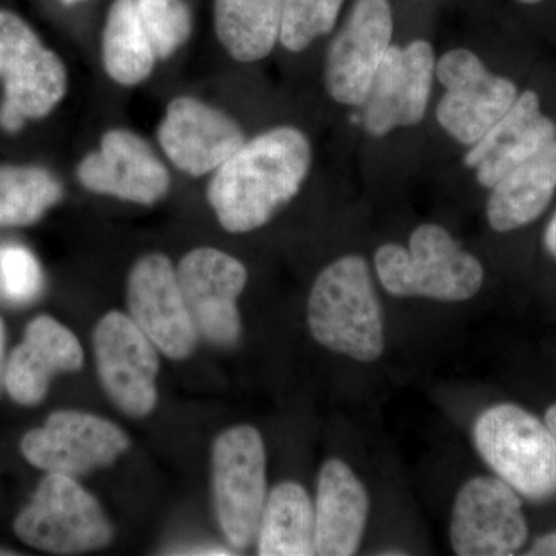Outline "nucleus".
I'll return each instance as SVG.
<instances>
[{
  "label": "nucleus",
  "mask_w": 556,
  "mask_h": 556,
  "mask_svg": "<svg viewBox=\"0 0 556 556\" xmlns=\"http://www.w3.org/2000/svg\"><path fill=\"white\" fill-rule=\"evenodd\" d=\"M62 185L39 166H0V228L39 222L62 200Z\"/></svg>",
  "instance_id": "393cba45"
},
{
  "label": "nucleus",
  "mask_w": 556,
  "mask_h": 556,
  "mask_svg": "<svg viewBox=\"0 0 556 556\" xmlns=\"http://www.w3.org/2000/svg\"><path fill=\"white\" fill-rule=\"evenodd\" d=\"M0 127L7 134H16L27 121L49 115L68 89L64 61L9 10H0Z\"/></svg>",
  "instance_id": "39448f33"
},
{
  "label": "nucleus",
  "mask_w": 556,
  "mask_h": 556,
  "mask_svg": "<svg viewBox=\"0 0 556 556\" xmlns=\"http://www.w3.org/2000/svg\"><path fill=\"white\" fill-rule=\"evenodd\" d=\"M445 93L437 108V119L459 144H477L506 115L518 98L510 79L493 75L473 51L450 50L434 70Z\"/></svg>",
  "instance_id": "6e6552de"
},
{
  "label": "nucleus",
  "mask_w": 556,
  "mask_h": 556,
  "mask_svg": "<svg viewBox=\"0 0 556 556\" xmlns=\"http://www.w3.org/2000/svg\"><path fill=\"white\" fill-rule=\"evenodd\" d=\"M393 10L388 0H356L336 35L325 64L329 97L358 108L367 100L380 62L393 43Z\"/></svg>",
  "instance_id": "ddd939ff"
},
{
  "label": "nucleus",
  "mask_w": 556,
  "mask_h": 556,
  "mask_svg": "<svg viewBox=\"0 0 556 556\" xmlns=\"http://www.w3.org/2000/svg\"><path fill=\"white\" fill-rule=\"evenodd\" d=\"M518 2L527 3V5H532V3L543 2V0H518Z\"/></svg>",
  "instance_id": "72a5a7b5"
},
{
  "label": "nucleus",
  "mask_w": 556,
  "mask_h": 556,
  "mask_svg": "<svg viewBox=\"0 0 556 556\" xmlns=\"http://www.w3.org/2000/svg\"><path fill=\"white\" fill-rule=\"evenodd\" d=\"M527 538L521 501L503 479L477 477L460 486L450 522V543L456 555H515Z\"/></svg>",
  "instance_id": "9b49d317"
},
{
  "label": "nucleus",
  "mask_w": 556,
  "mask_h": 556,
  "mask_svg": "<svg viewBox=\"0 0 556 556\" xmlns=\"http://www.w3.org/2000/svg\"><path fill=\"white\" fill-rule=\"evenodd\" d=\"M232 555V552L226 551L223 547H189L181 548V552H175V555Z\"/></svg>",
  "instance_id": "c756f323"
},
{
  "label": "nucleus",
  "mask_w": 556,
  "mask_h": 556,
  "mask_svg": "<svg viewBox=\"0 0 556 556\" xmlns=\"http://www.w3.org/2000/svg\"><path fill=\"white\" fill-rule=\"evenodd\" d=\"M3 357H5V325L0 318V383H2Z\"/></svg>",
  "instance_id": "2f4dec72"
},
{
  "label": "nucleus",
  "mask_w": 556,
  "mask_h": 556,
  "mask_svg": "<svg viewBox=\"0 0 556 556\" xmlns=\"http://www.w3.org/2000/svg\"><path fill=\"white\" fill-rule=\"evenodd\" d=\"M129 447V437L116 424L75 409L53 413L21 442L22 455L31 466L67 477L112 466Z\"/></svg>",
  "instance_id": "9d476101"
},
{
  "label": "nucleus",
  "mask_w": 556,
  "mask_h": 556,
  "mask_svg": "<svg viewBox=\"0 0 556 556\" xmlns=\"http://www.w3.org/2000/svg\"><path fill=\"white\" fill-rule=\"evenodd\" d=\"M437 56L424 39L391 46L380 62L364 105V126L372 137L413 127L426 116Z\"/></svg>",
  "instance_id": "2eb2a0df"
},
{
  "label": "nucleus",
  "mask_w": 556,
  "mask_h": 556,
  "mask_svg": "<svg viewBox=\"0 0 556 556\" xmlns=\"http://www.w3.org/2000/svg\"><path fill=\"white\" fill-rule=\"evenodd\" d=\"M160 60H167L192 35V13L185 0H137Z\"/></svg>",
  "instance_id": "bb28decb"
},
{
  "label": "nucleus",
  "mask_w": 556,
  "mask_h": 556,
  "mask_svg": "<svg viewBox=\"0 0 556 556\" xmlns=\"http://www.w3.org/2000/svg\"><path fill=\"white\" fill-rule=\"evenodd\" d=\"M544 243H546L547 251L556 258V214L548 223L546 233H544Z\"/></svg>",
  "instance_id": "7c9ffc66"
},
{
  "label": "nucleus",
  "mask_w": 556,
  "mask_h": 556,
  "mask_svg": "<svg viewBox=\"0 0 556 556\" xmlns=\"http://www.w3.org/2000/svg\"><path fill=\"white\" fill-rule=\"evenodd\" d=\"M308 327L332 353L362 364L382 356L383 311L367 260L343 255L318 274L308 299Z\"/></svg>",
  "instance_id": "f03ea898"
},
{
  "label": "nucleus",
  "mask_w": 556,
  "mask_h": 556,
  "mask_svg": "<svg viewBox=\"0 0 556 556\" xmlns=\"http://www.w3.org/2000/svg\"><path fill=\"white\" fill-rule=\"evenodd\" d=\"M375 268L388 294L439 302H466L484 283V268L442 226L426 223L409 237L408 248L387 243L376 251Z\"/></svg>",
  "instance_id": "7ed1b4c3"
},
{
  "label": "nucleus",
  "mask_w": 556,
  "mask_h": 556,
  "mask_svg": "<svg viewBox=\"0 0 556 556\" xmlns=\"http://www.w3.org/2000/svg\"><path fill=\"white\" fill-rule=\"evenodd\" d=\"M257 540L260 556L316 555V507L302 485L285 481L270 490Z\"/></svg>",
  "instance_id": "4be33fe9"
},
{
  "label": "nucleus",
  "mask_w": 556,
  "mask_h": 556,
  "mask_svg": "<svg viewBox=\"0 0 556 556\" xmlns=\"http://www.w3.org/2000/svg\"><path fill=\"white\" fill-rule=\"evenodd\" d=\"M178 283L197 331L212 345H236L241 336L237 300L248 283L243 263L215 248H199L181 258Z\"/></svg>",
  "instance_id": "f8f14e48"
},
{
  "label": "nucleus",
  "mask_w": 556,
  "mask_h": 556,
  "mask_svg": "<svg viewBox=\"0 0 556 556\" xmlns=\"http://www.w3.org/2000/svg\"><path fill=\"white\" fill-rule=\"evenodd\" d=\"M65 3H76L80 2V0H64Z\"/></svg>",
  "instance_id": "f704fd0d"
},
{
  "label": "nucleus",
  "mask_w": 556,
  "mask_h": 556,
  "mask_svg": "<svg viewBox=\"0 0 556 556\" xmlns=\"http://www.w3.org/2000/svg\"><path fill=\"white\" fill-rule=\"evenodd\" d=\"M137 0H115L102 33V64L109 78L135 87L152 75L159 61Z\"/></svg>",
  "instance_id": "b1692460"
},
{
  "label": "nucleus",
  "mask_w": 556,
  "mask_h": 556,
  "mask_svg": "<svg viewBox=\"0 0 556 556\" xmlns=\"http://www.w3.org/2000/svg\"><path fill=\"white\" fill-rule=\"evenodd\" d=\"M127 306L131 320L164 356L182 361L199 343V331L190 317L177 269L160 252L135 263L127 281Z\"/></svg>",
  "instance_id": "4468645a"
},
{
  "label": "nucleus",
  "mask_w": 556,
  "mask_h": 556,
  "mask_svg": "<svg viewBox=\"0 0 556 556\" xmlns=\"http://www.w3.org/2000/svg\"><path fill=\"white\" fill-rule=\"evenodd\" d=\"M316 555L357 554L367 527L369 496L345 460L332 457L317 479Z\"/></svg>",
  "instance_id": "aec40b11"
},
{
  "label": "nucleus",
  "mask_w": 556,
  "mask_h": 556,
  "mask_svg": "<svg viewBox=\"0 0 556 556\" xmlns=\"http://www.w3.org/2000/svg\"><path fill=\"white\" fill-rule=\"evenodd\" d=\"M556 139V124L541 112L540 97L518 94L506 115L466 153L464 164L477 172L479 185L495 188L507 174Z\"/></svg>",
  "instance_id": "a211bd4d"
},
{
  "label": "nucleus",
  "mask_w": 556,
  "mask_h": 556,
  "mask_svg": "<svg viewBox=\"0 0 556 556\" xmlns=\"http://www.w3.org/2000/svg\"><path fill=\"white\" fill-rule=\"evenodd\" d=\"M94 358L110 401L131 417L149 416L156 407L159 353L130 316L112 311L93 332Z\"/></svg>",
  "instance_id": "1a4fd4ad"
},
{
  "label": "nucleus",
  "mask_w": 556,
  "mask_h": 556,
  "mask_svg": "<svg viewBox=\"0 0 556 556\" xmlns=\"http://www.w3.org/2000/svg\"><path fill=\"white\" fill-rule=\"evenodd\" d=\"M283 0H215V33L239 62L269 56L280 40Z\"/></svg>",
  "instance_id": "5701e85b"
},
{
  "label": "nucleus",
  "mask_w": 556,
  "mask_h": 556,
  "mask_svg": "<svg viewBox=\"0 0 556 556\" xmlns=\"http://www.w3.org/2000/svg\"><path fill=\"white\" fill-rule=\"evenodd\" d=\"M530 556H556V532L538 538L530 548Z\"/></svg>",
  "instance_id": "c85d7f7f"
},
{
  "label": "nucleus",
  "mask_w": 556,
  "mask_h": 556,
  "mask_svg": "<svg viewBox=\"0 0 556 556\" xmlns=\"http://www.w3.org/2000/svg\"><path fill=\"white\" fill-rule=\"evenodd\" d=\"M80 185L93 193L152 206L170 190V174L153 149L135 131L112 129L100 149L80 161Z\"/></svg>",
  "instance_id": "dca6fc26"
},
{
  "label": "nucleus",
  "mask_w": 556,
  "mask_h": 556,
  "mask_svg": "<svg viewBox=\"0 0 556 556\" xmlns=\"http://www.w3.org/2000/svg\"><path fill=\"white\" fill-rule=\"evenodd\" d=\"M313 163L308 137L291 126L249 139L212 175L207 200L223 229L263 228L302 189Z\"/></svg>",
  "instance_id": "f257e3e1"
},
{
  "label": "nucleus",
  "mask_w": 556,
  "mask_h": 556,
  "mask_svg": "<svg viewBox=\"0 0 556 556\" xmlns=\"http://www.w3.org/2000/svg\"><path fill=\"white\" fill-rule=\"evenodd\" d=\"M546 426L551 428L552 433L556 437V404L552 405L546 413Z\"/></svg>",
  "instance_id": "473e14b6"
},
{
  "label": "nucleus",
  "mask_w": 556,
  "mask_h": 556,
  "mask_svg": "<svg viewBox=\"0 0 556 556\" xmlns=\"http://www.w3.org/2000/svg\"><path fill=\"white\" fill-rule=\"evenodd\" d=\"M212 490L219 529L237 551L257 540L268 497L266 450L252 426L223 431L212 447Z\"/></svg>",
  "instance_id": "423d86ee"
},
{
  "label": "nucleus",
  "mask_w": 556,
  "mask_h": 556,
  "mask_svg": "<svg viewBox=\"0 0 556 556\" xmlns=\"http://www.w3.org/2000/svg\"><path fill=\"white\" fill-rule=\"evenodd\" d=\"M14 532L30 547L76 555L108 547L112 525L97 497L67 475L49 473L31 503L14 521Z\"/></svg>",
  "instance_id": "0eeeda50"
},
{
  "label": "nucleus",
  "mask_w": 556,
  "mask_h": 556,
  "mask_svg": "<svg viewBox=\"0 0 556 556\" xmlns=\"http://www.w3.org/2000/svg\"><path fill=\"white\" fill-rule=\"evenodd\" d=\"M83 364L78 338L53 317L39 316L28 324L24 340L11 353L5 387L14 402L31 407L47 396L54 376L79 371Z\"/></svg>",
  "instance_id": "6ab92c4d"
},
{
  "label": "nucleus",
  "mask_w": 556,
  "mask_h": 556,
  "mask_svg": "<svg viewBox=\"0 0 556 556\" xmlns=\"http://www.w3.org/2000/svg\"><path fill=\"white\" fill-rule=\"evenodd\" d=\"M556 190V139L492 188L486 219L496 232L525 228L546 211Z\"/></svg>",
  "instance_id": "412c9836"
},
{
  "label": "nucleus",
  "mask_w": 556,
  "mask_h": 556,
  "mask_svg": "<svg viewBox=\"0 0 556 556\" xmlns=\"http://www.w3.org/2000/svg\"><path fill=\"white\" fill-rule=\"evenodd\" d=\"M343 0H283L280 42L292 53L308 49L334 28Z\"/></svg>",
  "instance_id": "a878e982"
},
{
  "label": "nucleus",
  "mask_w": 556,
  "mask_h": 556,
  "mask_svg": "<svg viewBox=\"0 0 556 556\" xmlns=\"http://www.w3.org/2000/svg\"><path fill=\"white\" fill-rule=\"evenodd\" d=\"M0 555H14V554H11V552H0Z\"/></svg>",
  "instance_id": "c9c22d12"
},
{
  "label": "nucleus",
  "mask_w": 556,
  "mask_h": 556,
  "mask_svg": "<svg viewBox=\"0 0 556 556\" xmlns=\"http://www.w3.org/2000/svg\"><path fill=\"white\" fill-rule=\"evenodd\" d=\"M475 445L489 467L527 500L556 496V437L515 404L486 408L473 428Z\"/></svg>",
  "instance_id": "20e7f679"
},
{
  "label": "nucleus",
  "mask_w": 556,
  "mask_h": 556,
  "mask_svg": "<svg viewBox=\"0 0 556 556\" xmlns=\"http://www.w3.org/2000/svg\"><path fill=\"white\" fill-rule=\"evenodd\" d=\"M161 149L190 177L214 174L247 142L236 119L192 97L169 102L159 127Z\"/></svg>",
  "instance_id": "f3484780"
},
{
  "label": "nucleus",
  "mask_w": 556,
  "mask_h": 556,
  "mask_svg": "<svg viewBox=\"0 0 556 556\" xmlns=\"http://www.w3.org/2000/svg\"><path fill=\"white\" fill-rule=\"evenodd\" d=\"M43 277L39 262L27 248L5 244L0 248V294L24 305L38 298Z\"/></svg>",
  "instance_id": "cd10ccee"
}]
</instances>
